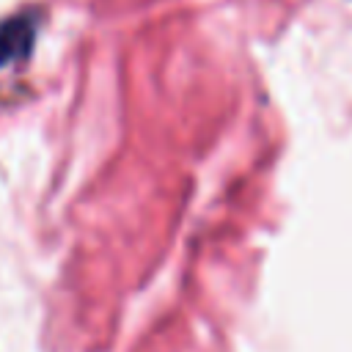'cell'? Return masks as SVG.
<instances>
[{
  "mask_svg": "<svg viewBox=\"0 0 352 352\" xmlns=\"http://www.w3.org/2000/svg\"><path fill=\"white\" fill-rule=\"evenodd\" d=\"M33 47V19L28 14L0 25V66L22 60Z\"/></svg>",
  "mask_w": 352,
  "mask_h": 352,
  "instance_id": "1",
  "label": "cell"
}]
</instances>
